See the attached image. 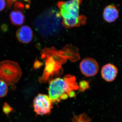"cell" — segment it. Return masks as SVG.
Returning <instances> with one entry per match:
<instances>
[{
	"mask_svg": "<svg viewBox=\"0 0 122 122\" xmlns=\"http://www.w3.org/2000/svg\"><path fill=\"white\" fill-rule=\"evenodd\" d=\"M79 89L74 76L67 75L63 78H57L50 81L48 93L53 103H58L69 97L75 96L74 90Z\"/></svg>",
	"mask_w": 122,
	"mask_h": 122,
	"instance_id": "6da1fadb",
	"label": "cell"
},
{
	"mask_svg": "<svg viewBox=\"0 0 122 122\" xmlns=\"http://www.w3.org/2000/svg\"><path fill=\"white\" fill-rule=\"evenodd\" d=\"M22 75V70L17 62L9 60L0 62V80L8 86L17 83Z\"/></svg>",
	"mask_w": 122,
	"mask_h": 122,
	"instance_id": "7a4b0ae2",
	"label": "cell"
},
{
	"mask_svg": "<svg viewBox=\"0 0 122 122\" xmlns=\"http://www.w3.org/2000/svg\"><path fill=\"white\" fill-rule=\"evenodd\" d=\"M82 1L69 0L66 2H58L57 5L59 9V15L65 20L78 17L79 7Z\"/></svg>",
	"mask_w": 122,
	"mask_h": 122,
	"instance_id": "3957f363",
	"label": "cell"
},
{
	"mask_svg": "<svg viewBox=\"0 0 122 122\" xmlns=\"http://www.w3.org/2000/svg\"><path fill=\"white\" fill-rule=\"evenodd\" d=\"M53 103L48 95L39 94L33 102L34 110L37 115H48L52 111Z\"/></svg>",
	"mask_w": 122,
	"mask_h": 122,
	"instance_id": "277c9868",
	"label": "cell"
},
{
	"mask_svg": "<svg viewBox=\"0 0 122 122\" xmlns=\"http://www.w3.org/2000/svg\"><path fill=\"white\" fill-rule=\"evenodd\" d=\"M79 68L83 75L87 77H91L97 74L99 66L95 59L92 58H86L81 61Z\"/></svg>",
	"mask_w": 122,
	"mask_h": 122,
	"instance_id": "5b68a950",
	"label": "cell"
},
{
	"mask_svg": "<svg viewBox=\"0 0 122 122\" xmlns=\"http://www.w3.org/2000/svg\"><path fill=\"white\" fill-rule=\"evenodd\" d=\"M118 73V68L115 65L109 63L103 66L101 70V74L103 79L107 82L114 81Z\"/></svg>",
	"mask_w": 122,
	"mask_h": 122,
	"instance_id": "8992f818",
	"label": "cell"
},
{
	"mask_svg": "<svg viewBox=\"0 0 122 122\" xmlns=\"http://www.w3.org/2000/svg\"><path fill=\"white\" fill-rule=\"evenodd\" d=\"M33 32L32 29L27 25H23L17 30L16 36L18 41L23 44L30 43L32 40Z\"/></svg>",
	"mask_w": 122,
	"mask_h": 122,
	"instance_id": "52a82bcc",
	"label": "cell"
},
{
	"mask_svg": "<svg viewBox=\"0 0 122 122\" xmlns=\"http://www.w3.org/2000/svg\"><path fill=\"white\" fill-rule=\"evenodd\" d=\"M103 16L104 20L108 23L115 21L119 16V10L115 5H109L105 7Z\"/></svg>",
	"mask_w": 122,
	"mask_h": 122,
	"instance_id": "ba28073f",
	"label": "cell"
},
{
	"mask_svg": "<svg viewBox=\"0 0 122 122\" xmlns=\"http://www.w3.org/2000/svg\"><path fill=\"white\" fill-rule=\"evenodd\" d=\"M87 18L83 15H79L78 17L69 19H63L62 24L63 26L66 28H71L84 25L86 23Z\"/></svg>",
	"mask_w": 122,
	"mask_h": 122,
	"instance_id": "9c48e42d",
	"label": "cell"
},
{
	"mask_svg": "<svg viewBox=\"0 0 122 122\" xmlns=\"http://www.w3.org/2000/svg\"><path fill=\"white\" fill-rule=\"evenodd\" d=\"M9 17L11 23L15 26L21 25L25 22V16L20 10L12 11L10 14Z\"/></svg>",
	"mask_w": 122,
	"mask_h": 122,
	"instance_id": "30bf717a",
	"label": "cell"
},
{
	"mask_svg": "<svg viewBox=\"0 0 122 122\" xmlns=\"http://www.w3.org/2000/svg\"><path fill=\"white\" fill-rule=\"evenodd\" d=\"M71 120L72 122H91V119L85 113L77 115L74 114Z\"/></svg>",
	"mask_w": 122,
	"mask_h": 122,
	"instance_id": "8fae6325",
	"label": "cell"
},
{
	"mask_svg": "<svg viewBox=\"0 0 122 122\" xmlns=\"http://www.w3.org/2000/svg\"><path fill=\"white\" fill-rule=\"evenodd\" d=\"M8 86L5 82L0 80V98L3 97L7 95L8 91Z\"/></svg>",
	"mask_w": 122,
	"mask_h": 122,
	"instance_id": "7c38bea8",
	"label": "cell"
},
{
	"mask_svg": "<svg viewBox=\"0 0 122 122\" xmlns=\"http://www.w3.org/2000/svg\"><path fill=\"white\" fill-rule=\"evenodd\" d=\"M14 9L15 10H23L25 9V6L21 2H15L14 4Z\"/></svg>",
	"mask_w": 122,
	"mask_h": 122,
	"instance_id": "4fadbf2b",
	"label": "cell"
},
{
	"mask_svg": "<svg viewBox=\"0 0 122 122\" xmlns=\"http://www.w3.org/2000/svg\"><path fill=\"white\" fill-rule=\"evenodd\" d=\"M3 110L5 113L8 114L12 111V108L8 103L5 102L3 106Z\"/></svg>",
	"mask_w": 122,
	"mask_h": 122,
	"instance_id": "5bb4252c",
	"label": "cell"
},
{
	"mask_svg": "<svg viewBox=\"0 0 122 122\" xmlns=\"http://www.w3.org/2000/svg\"><path fill=\"white\" fill-rule=\"evenodd\" d=\"M6 3L5 0H0V12L4 9L6 7Z\"/></svg>",
	"mask_w": 122,
	"mask_h": 122,
	"instance_id": "9a60e30c",
	"label": "cell"
},
{
	"mask_svg": "<svg viewBox=\"0 0 122 122\" xmlns=\"http://www.w3.org/2000/svg\"><path fill=\"white\" fill-rule=\"evenodd\" d=\"M7 3V8L8 9H11L13 3L14 2L13 0H5Z\"/></svg>",
	"mask_w": 122,
	"mask_h": 122,
	"instance_id": "2e32d148",
	"label": "cell"
},
{
	"mask_svg": "<svg viewBox=\"0 0 122 122\" xmlns=\"http://www.w3.org/2000/svg\"><path fill=\"white\" fill-rule=\"evenodd\" d=\"M15 0H13L14 1H15ZM24 0V1H25V2H28L29 4H30V2H30V0Z\"/></svg>",
	"mask_w": 122,
	"mask_h": 122,
	"instance_id": "e0dca14e",
	"label": "cell"
}]
</instances>
